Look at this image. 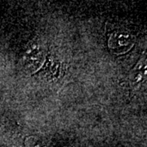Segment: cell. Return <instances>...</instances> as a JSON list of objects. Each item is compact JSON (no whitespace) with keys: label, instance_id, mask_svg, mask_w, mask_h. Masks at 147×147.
<instances>
[{"label":"cell","instance_id":"6da1fadb","mask_svg":"<svg viewBox=\"0 0 147 147\" xmlns=\"http://www.w3.org/2000/svg\"><path fill=\"white\" fill-rule=\"evenodd\" d=\"M131 46V38L129 34H116L110 38V47L112 49L122 50L121 52H124V48H129Z\"/></svg>","mask_w":147,"mask_h":147}]
</instances>
